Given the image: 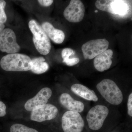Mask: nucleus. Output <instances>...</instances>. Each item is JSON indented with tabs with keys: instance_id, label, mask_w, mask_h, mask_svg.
<instances>
[{
	"instance_id": "f257e3e1",
	"label": "nucleus",
	"mask_w": 132,
	"mask_h": 132,
	"mask_svg": "<svg viewBox=\"0 0 132 132\" xmlns=\"http://www.w3.org/2000/svg\"><path fill=\"white\" fill-rule=\"evenodd\" d=\"M97 91L109 104L119 105L123 102L124 95L121 89L114 81L104 79L97 85Z\"/></svg>"
},
{
	"instance_id": "f03ea898",
	"label": "nucleus",
	"mask_w": 132,
	"mask_h": 132,
	"mask_svg": "<svg viewBox=\"0 0 132 132\" xmlns=\"http://www.w3.org/2000/svg\"><path fill=\"white\" fill-rule=\"evenodd\" d=\"M0 65L5 71L23 72L31 70L32 61L28 55L16 53L3 57L0 61Z\"/></svg>"
},
{
	"instance_id": "7ed1b4c3",
	"label": "nucleus",
	"mask_w": 132,
	"mask_h": 132,
	"mask_svg": "<svg viewBox=\"0 0 132 132\" xmlns=\"http://www.w3.org/2000/svg\"><path fill=\"white\" fill-rule=\"evenodd\" d=\"M111 113L110 109L105 105L98 104L92 107L86 116L88 127L93 131L100 130L109 119Z\"/></svg>"
},
{
	"instance_id": "20e7f679",
	"label": "nucleus",
	"mask_w": 132,
	"mask_h": 132,
	"mask_svg": "<svg viewBox=\"0 0 132 132\" xmlns=\"http://www.w3.org/2000/svg\"><path fill=\"white\" fill-rule=\"evenodd\" d=\"M28 26L32 33L33 41L36 50L43 55L48 54L52 48L51 42L41 26L34 20L29 22Z\"/></svg>"
},
{
	"instance_id": "39448f33",
	"label": "nucleus",
	"mask_w": 132,
	"mask_h": 132,
	"mask_svg": "<svg viewBox=\"0 0 132 132\" xmlns=\"http://www.w3.org/2000/svg\"><path fill=\"white\" fill-rule=\"evenodd\" d=\"M132 1L123 0H98L95 6L102 11L120 16H126L129 10L131 11Z\"/></svg>"
},
{
	"instance_id": "423d86ee",
	"label": "nucleus",
	"mask_w": 132,
	"mask_h": 132,
	"mask_svg": "<svg viewBox=\"0 0 132 132\" xmlns=\"http://www.w3.org/2000/svg\"><path fill=\"white\" fill-rule=\"evenodd\" d=\"M85 125V120L79 113L68 111L62 117L61 127L64 132H82Z\"/></svg>"
},
{
	"instance_id": "0eeeda50",
	"label": "nucleus",
	"mask_w": 132,
	"mask_h": 132,
	"mask_svg": "<svg viewBox=\"0 0 132 132\" xmlns=\"http://www.w3.org/2000/svg\"><path fill=\"white\" fill-rule=\"evenodd\" d=\"M109 46L106 39L92 40L83 44L81 50L85 59L92 60L108 50Z\"/></svg>"
},
{
	"instance_id": "6e6552de",
	"label": "nucleus",
	"mask_w": 132,
	"mask_h": 132,
	"mask_svg": "<svg viewBox=\"0 0 132 132\" xmlns=\"http://www.w3.org/2000/svg\"><path fill=\"white\" fill-rule=\"evenodd\" d=\"M20 50L14 32L10 28L4 29L0 34V50L11 54L16 53Z\"/></svg>"
},
{
	"instance_id": "1a4fd4ad",
	"label": "nucleus",
	"mask_w": 132,
	"mask_h": 132,
	"mask_svg": "<svg viewBox=\"0 0 132 132\" xmlns=\"http://www.w3.org/2000/svg\"><path fill=\"white\" fill-rule=\"evenodd\" d=\"M85 7L79 0H71L64 12L66 20L70 22L77 23L81 21L85 15Z\"/></svg>"
},
{
	"instance_id": "9d476101",
	"label": "nucleus",
	"mask_w": 132,
	"mask_h": 132,
	"mask_svg": "<svg viewBox=\"0 0 132 132\" xmlns=\"http://www.w3.org/2000/svg\"><path fill=\"white\" fill-rule=\"evenodd\" d=\"M58 108L51 104H46L32 111L31 119L34 121L42 122L54 119L58 115Z\"/></svg>"
},
{
	"instance_id": "9b49d317",
	"label": "nucleus",
	"mask_w": 132,
	"mask_h": 132,
	"mask_svg": "<svg viewBox=\"0 0 132 132\" xmlns=\"http://www.w3.org/2000/svg\"><path fill=\"white\" fill-rule=\"evenodd\" d=\"M52 94V90L48 87L43 88L32 98L28 100L24 107L27 111H32L47 104Z\"/></svg>"
},
{
	"instance_id": "f8f14e48",
	"label": "nucleus",
	"mask_w": 132,
	"mask_h": 132,
	"mask_svg": "<svg viewBox=\"0 0 132 132\" xmlns=\"http://www.w3.org/2000/svg\"><path fill=\"white\" fill-rule=\"evenodd\" d=\"M59 101L62 105L68 111L80 113L85 110V105L82 101L73 98L68 93H63L60 95Z\"/></svg>"
},
{
	"instance_id": "ddd939ff",
	"label": "nucleus",
	"mask_w": 132,
	"mask_h": 132,
	"mask_svg": "<svg viewBox=\"0 0 132 132\" xmlns=\"http://www.w3.org/2000/svg\"><path fill=\"white\" fill-rule=\"evenodd\" d=\"M113 55L112 50L108 49L97 55L94 61V65L95 69L100 72L109 69L112 63L111 59Z\"/></svg>"
},
{
	"instance_id": "4468645a",
	"label": "nucleus",
	"mask_w": 132,
	"mask_h": 132,
	"mask_svg": "<svg viewBox=\"0 0 132 132\" xmlns=\"http://www.w3.org/2000/svg\"><path fill=\"white\" fill-rule=\"evenodd\" d=\"M71 90L74 94L86 100L94 102L98 101V97L95 92L81 84H73L71 86Z\"/></svg>"
},
{
	"instance_id": "2eb2a0df",
	"label": "nucleus",
	"mask_w": 132,
	"mask_h": 132,
	"mask_svg": "<svg viewBox=\"0 0 132 132\" xmlns=\"http://www.w3.org/2000/svg\"><path fill=\"white\" fill-rule=\"evenodd\" d=\"M42 27L47 35L55 43L61 44L65 38L63 31L55 28L51 23L48 22H43Z\"/></svg>"
},
{
	"instance_id": "dca6fc26",
	"label": "nucleus",
	"mask_w": 132,
	"mask_h": 132,
	"mask_svg": "<svg viewBox=\"0 0 132 132\" xmlns=\"http://www.w3.org/2000/svg\"><path fill=\"white\" fill-rule=\"evenodd\" d=\"M45 61V59L42 57L32 59V67L31 70L32 72L40 74L46 72L49 69V66Z\"/></svg>"
},
{
	"instance_id": "f3484780",
	"label": "nucleus",
	"mask_w": 132,
	"mask_h": 132,
	"mask_svg": "<svg viewBox=\"0 0 132 132\" xmlns=\"http://www.w3.org/2000/svg\"><path fill=\"white\" fill-rule=\"evenodd\" d=\"M10 132H39L38 130L22 124H15L10 128Z\"/></svg>"
},
{
	"instance_id": "a211bd4d",
	"label": "nucleus",
	"mask_w": 132,
	"mask_h": 132,
	"mask_svg": "<svg viewBox=\"0 0 132 132\" xmlns=\"http://www.w3.org/2000/svg\"><path fill=\"white\" fill-rule=\"evenodd\" d=\"M6 2L5 1L0 0V21L3 23L6 22L7 19L5 12Z\"/></svg>"
},
{
	"instance_id": "6ab92c4d",
	"label": "nucleus",
	"mask_w": 132,
	"mask_h": 132,
	"mask_svg": "<svg viewBox=\"0 0 132 132\" xmlns=\"http://www.w3.org/2000/svg\"><path fill=\"white\" fill-rule=\"evenodd\" d=\"M127 114L130 118L132 117V93L131 92L128 98L127 101Z\"/></svg>"
},
{
	"instance_id": "aec40b11",
	"label": "nucleus",
	"mask_w": 132,
	"mask_h": 132,
	"mask_svg": "<svg viewBox=\"0 0 132 132\" xmlns=\"http://www.w3.org/2000/svg\"><path fill=\"white\" fill-rule=\"evenodd\" d=\"M80 61V59L78 58H73L72 59H69L63 60V62L65 63L67 65L73 66L78 64Z\"/></svg>"
},
{
	"instance_id": "412c9836",
	"label": "nucleus",
	"mask_w": 132,
	"mask_h": 132,
	"mask_svg": "<svg viewBox=\"0 0 132 132\" xmlns=\"http://www.w3.org/2000/svg\"><path fill=\"white\" fill-rule=\"evenodd\" d=\"M74 51L71 48H65L62 50V57L63 60L69 59V57L73 54Z\"/></svg>"
},
{
	"instance_id": "4be33fe9",
	"label": "nucleus",
	"mask_w": 132,
	"mask_h": 132,
	"mask_svg": "<svg viewBox=\"0 0 132 132\" xmlns=\"http://www.w3.org/2000/svg\"><path fill=\"white\" fill-rule=\"evenodd\" d=\"M6 106L3 102L0 101V117H3L6 114Z\"/></svg>"
},
{
	"instance_id": "5701e85b",
	"label": "nucleus",
	"mask_w": 132,
	"mask_h": 132,
	"mask_svg": "<svg viewBox=\"0 0 132 132\" xmlns=\"http://www.w3.org/2000/svg\"><path fill=\"white\" fill-rule=\"evenodd\" d=\"M38 2L42 6H43L47 7L52 5L53 2V0H39Z\"/></svg>"
},
{
	"instance_id": "b1692460",
	"label": "nucleus",
	"mask_w": 132,
	"mask_h": 132,
	"mask_svg": "<svg viewBox=\"0 0 132 132\" xmlns=\"http://www.w3.org/2000/svg\"><path fill=\"white\" fill-rule=\"evenodd\" d=\"M5 26L4 23L0 21V34L5 29Z\"/></svg>"
},
{
	"instance_id": "393cba45",
	"label": "nucleus",
	"mask_w": 132,
	"mask_h": 132,
	"mask_svg": "<svg viewBox=\"0 0 132 132\" xmlns=\"http://www.w3.org/2000/svg\"><path fill=\"white\" fill-rule=\"evenodd\" d=\"M98 12V10H96L95 11V13H97V12Z\"/></svg>"
},
{
	"instance_id": "a878e982",
	"label": "nucleus",
	"mask_w": 132,
	"mask_h": 132,
	"mask_svg": "<svg viewBox=\"0 0 132 132\" xmlns=\"http://www.w3.org/2000/svg\"></svg>"
}]
</instances>
